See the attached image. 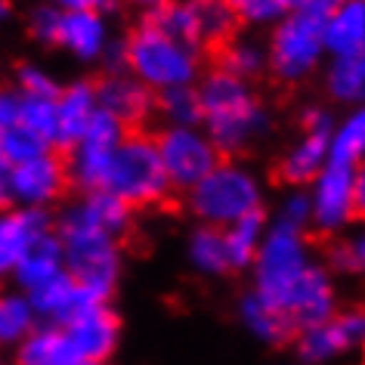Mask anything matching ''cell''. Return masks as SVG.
<instances>
[{
  "mask_svg": "<svg viewBox=\"0 0 365 365\" xmlns=\"http://www.w3.org/2000/svg\"><path fill=\"white\" fill-rule=\"evenodd\" d=\"M198 103H202V130L220 158H235L257 145L272 130V118L263 99L254 93L251 81H242L223 68H211L195 84Z\"/></svg>",
  "mask_w": 365,
  "mask_h": 365,
  "instance_id": "6da1fadb",
  "label": "cell"
},
{
  "mask_svg": "<svg viewBox=\"0 0 365 365\" xmlns=\"http://www.w3.org/2000/svg\"><path fill=\"white\" fill-rule=\"evenodd\" d=\"M121 68L155 96L173 87H195L205 75V53L143 19L121 41Z\"/></svg>",
  "mask_w": 365,
  "mask_h": 365,
  "instance_id": "7a4b0ae2",
  "label": "cell"
},
{
  "mask_svg": "<svg viewBox=\"0 0 365 365\" xmlns=\"http://www.w3.org/2000/svg\"><path fill=\"white\" fill-rule=\"evenodd\" d=\"M186 207L202 226L223 230L254 211H263V182L248 164L220 158L186 192Z\"/></svg>",
  "mask_w": 365,
  "mask_h": 365,
  "instance_id": "3957f363",
  "label": "cell"
},
{
  "mask_svg": "<svg viewBox=\"0 0 365 365\" xmlns=\"http://www.w3.org/2000/svg\"><path fill=\"white\" fill-rule=\"evenodd\" d=\"M53 232L62 245V263L66 272L87 291L93 300H108L115 294L124 269L121 242L99 235L93 230H84L78 223L59 220L53 223Z\"/></svg>",
  "mask_w": 365,
  "mask_h": 365,
  "instance_id": "277c9868",
  "label": "cell"
},
{
  "mask_svg": "<svg viewBox=\"0 0 365 365\" xmlns=\"http://www.w3.org/2000/svg\"><path fill=\"white\" fill-rule=\"evenodd\" d=\"M313 263L316 254L307 242V232L269 223L251 263V279H254L251 291H257L260 297L272 300L282 309V300L291 294V288L304 279V272Z\"/></svg>",
  "mask_w": 365,
  "mask_h": 365,
  "instance_id": "5b68a950",
  "label": "cell"
},
{
  "mask_svg": "<svg viewBox=\"0 0 365 365\" xmlns=\"http://www.w3.org/2000/svg\"><path fill=\"white\" fill-rule=\"evenodd\" d=\"M103 189L118 195L127 207H152L170 195V186L164 180L158 152H155L149 133L127 130L124 143L118 145L112 158Z\"/></svg>",
  "mask_w": 365,
  "mask_h": 365,
  "instance_id": "8992f818",
  "label": "cell"
},
{
  "mask_svg": "<svg viewBox=\"0 0 365 365\" xmlns=\"http://www.w3.org/2000/svg\"><path fill=\"white\" fill-rule=\"evenodd\" d=\"M304 192L309 202V230L319 235H341L365 207V170L325 161Z\"/></svg>",
  "mask_w": 365,
  "mask_h": 365,
  "instance_id": "52a82bcc",
  "label": "cell"
},
{
  "mask_svg": "<svg viewBox=\"0 0 365 365\" xmlns=\"http://www.w3.org/2000/svg\"><path fill=\"white\" fill-rule=\"evenodd\" d=\"M263 50H267L269 75H276V81H282V84H300L309 75H316L319 66L325 62L322 19L285 13L269 29Z\"/></svg>",
  "mask_w": 365,
  "mask_h": 365,
  "instance_id": "ba28073f",
  "label": "cell"
},
{
  "mask_svg": "<svg viewBox=\"0 0 365 365\" xmlns=\"http://www.w3.org/2000/svg\"><path fill=\"white\" fill-rule=\"evenodd\" d=\"M155 152H158L164 180H168L170 192H182L195 186L207 170L220 161V152L207 140L202 127H168L164 124L158 133L152 136Z\"/></svg>",
  "mask_w": 365,
  "mask_h": 365,
  "instance_id": "9c48e42d",
  "label": "cell"
},
{
  "mask_svg": "<svg viewBox=\"0 0 365 365\" xmlns=\"http://www.w3.org/2000/svg\"><path fill=\"white\" fill-rule=\"evenodd\" d=\"M124 136H127V127L121 121H115L106 112H96L90 118L87 130L68 145V158H66L68 182H75L81 192L103 189L108 168H112V158L118 145L124 143Z\"/></svg>",
  "mask_w": 365,
  "mask_h": 365,
  "instance_id": "30bf717a",
  "label": "cell"
},
{
  "mask_svg": "<svg viewBox=\"0 0 365 365\" xmlns=\"http://www.w3.org/2000/svg\"><path fill=\"white\" fill-rule=\"evenodd\" d=\"M6 189L13 207L50 211L68 189L66 161L56 155V149H43L25 161L6 164Z\"/></svg>",
  "mask_w": 365,
  "mask_h": 365,
  "instance_id": "8fae6325",
  "label": "cell"
},
{
  "mask_svg": "<svg viewBox=\"0 0 365 365\" xmlns=\"http://www.w3.org/2000/svg\"><path fill=\"white\" fill-rule=\"evenodd\" d=\"M337 118L325 106H309L304 112L300 136L285 149L279 161V177L291 189H307L313 177L325 168L328 161V140H331Z\"/></svg>",
  "mask_w": 365,
  "mask_h": 365,
  "instance_id": "7c38bea8",
  "label": "cell"
},
{
  "mask_svg": "<svg viewBox=\"0 0 365 365\" xmlns=\"http://www.w3.org/2000/svg\"><path fill=\"white\" fill-rule=\"evenodd\" d=\"M365 341L362 309H337L331 319L294 331V356L304 365H328L359 350Z\"/></svg>",
  "mask_w": 365,
  "mask_h": 365,
  "instance_id": "4fadbf2b",
  "label": "cell"
},
{
  "mask_svg": "<svg viewBox=\"0 0 365 365\" xmlns=\"http://www.w3.org/2000/svg\"><path fill=\"white\" fill-rule=\"evenodd\" d=\"M66 331L71 350L78 353V359L99 362L106 365L112 359V353L121 344V319L108 300H93L81 309L78 316H71L66 325H59Z\"/></svg>",
  "mask_w": 365,
  "mask_h": 365,
  "instance_id": "5bb4252c",
  "label": "cell"
},
{
  "mask_svg": "<svg viewBox=\"0 0 365 365\" xmlns=\"http://www.w3.org/2000/svg\"><path fill=\"white\" fill-rule=\"evenodd\" d=\"M341 309V297H337V282L328 272L325 263H313L304 279L291 288V294L282 300V313L288 316V322L294 325V331L309 325H319L325 319H331Z\"/></svg>",
  "mask_w": 365,
  "mask_h": 365,
  "instance_id": "9a60e30c",
  "label": "cell"
},
{
  "mask_svg": "<svg viewBox=\"0 0 365 365\" xmlns=\"http://www.w3.org/2000/svg\"><path fill=\"white\" fill-rule=\"evenodd\" d=\"M93 93H96L99 112L112 115L127 130L143 124L155 112V96L133 75H127L124 68H108L93 84Z\"/></svg>",
  "mask_w": 365,
  "mask_h": 365,
  "instance_id": "2e32d148",
  "label": "cell"
},
{
  "mask_svg": "<svg viewBox=\"0 0 365 365\" xmlns=\"http://www.w3.org/2000/svg\"><path fill=\"white\" fill-rule=\"evenodd\" d=\"M59 220L78 223L84 230H93L99 235L121 242L133 226V207H127L121 198L106 192V189H93V192H81L75 202L62 207Z\"/></svg>",
  "mask_w": 365,
  "mask_h": 365,
  "instance_id": "e0dca14e",
  "label": "cell"
},
{
  "mask_svg": "<svg viewBox=\"0 0 365 365\" xmlns=\"http://www.w3.org/2000/svg\"><path fill=\"white\" fill-rule=\"evenodd\" d=\"M112 29L103 13H59L53 47L78 62H103L112 47Z\"/></svg>",
  "mask_w": 365,
  "mask_h": 365,
  "instance_id": "ac0fdd59",
  "label": "cell"
},
{
  "mask_svg": "<svg viewBox=\"0 0 365 365\" xmlns=\"http://www.w3.org/2000/svg\"><path fill=\"white\" fill-rule=\"evenodd\" d=\"M53 230L50 211H31V207H6L0 211V279H10L22 254L31 248L34 239Z\"/></svg>",
  "mask_w": 365,
  "mask_h": 365,
  "instance_id": "d6986e66",
  "label": "cell"
},
{
  "mask_svg": "<svg viewBox=\"0 0 365 365\" xmlns=\"http://www.w3.org/2000/svg\"><path fill=\"white\" fill-rule=\"evenodd\" d=\"M25 297H29L38 322H47V325H66L68 319L78 316L87 304H93V297H90L68 272L53 276L50 282H43V285L29 291Z\"/></svg>",
  "mask_w": 365,
  "mask_h": 365,
  "instance_id": "ffe728a7",
  "label": "cell"
},
{
  "mask_svg": "<svg viewBox=\"0 0 365 365\" xmlns=\"http://www.w3.org/2000/svg\"><path fill=\"white\" fill-rule=\"evenodd\" d=\"M325 56H365V0H341L322 19Z\"/></svg>",
  "mask_w": 365,
  "mask_h": 365,
  "instance_id": "44dd1931",
  "label": "cell"
},
{
  "mask_svg": "<svg viewBox=\"0 0 365 365\" xmlns=\"http://www.w3.org/2000/svg\"><path fill=\"white\" fill-rule=\"evenodd\" d=\"M53 106H56V149H68L87 130L90 118L99 112L93 81H71L59 90Z\"/></svg>",
  "mask_w": 365,
  "mask_h": 365,
  "instance_id": "7402d4cb",
  "label": "cell"
},
{
  "mask_svg": "<svg viewBox=\"0 0 365 365\" xmlns=\"http://www.w3.org/2000/svg\"><path fill=\"white\" fill-rule=\"evenodd\" d=\"M239 322L254 341L267 346H282L294 337V325L288 322V316L272 304V300L260 297L257 291H245L239 300Z\"/></svg>",
  "mask_w": 365,
  "mask_h": 365,
  "instance_id": "603a6c76",
  "label": "cell"
},
{
  "mask_svg": "<svg viewBox=\"0 0 365 365\" xmlns=\"http://www.w3.org/2000/svg\"><path fill=\"white\" fill-rule=\"evenodd\" d=\"M59 272H66V263H62V245L56 239V232H43L41 239L31 242V248L22 254V260L16 263L13 269V282L16 288L22 291V294H29L43 282H50L53 276H59Z\"/></svg>",
  "mask_w": 365,
  "mask_h": 365,
  "instance_id": "cb8c5ba5",
  "label": "cell"
},
{
  "mask_svg": "<svg viewBox=\"0 0 365 365\" xmlns=\"http://www.w3.org/2000/svg\"><path fill=\"white\" fill-rule=\"evenodd\" d=\"M13 365H75L78 353L71 350L66 331L59 325L38 322L34 331L19 346H13Z\"/></svg>",
  "mask_w": 365,
  "mask_h": 365,
  "instance_id": "d4e9b609",
  "label": "cell"
},
{
  "mask_svg": "<svg viewBox=\"0 0 365 365\" xmlns=\"http://www.w3.org/2000/svg\"><path fill=\"white\" fill-rule=\"evenodd\" d=\"M186 6L198 50H220L239 31V22L223 0H186Z\"/></svg>",
  "mask_w": 365,
  "mask_h": 365,
  "instance_id": "484cf974",
  "label": "cell"
},
{
  "mask_svg": "<svg viewBox=\"0 0 365 365\" xmlns=\"http://www.w3.org/2000/svg\"><path fill=\"white\" fill-rule=\"evenodd\" d=\"M325 93L337 106L359 108L365 99V56H328Z\"/></svg>",
  "mask_w": 365,
  "mask_h": 365,
  "instance_id": "4316f807",
  "label": "cell"
},
{
  "mask_svg": "<svg viewBox=\"0 0 365 365\" xmlns=\"http://www.w3.org/2000/svg\"><path fill=\"white\" fill-rule=\"evenodd\" d=\"M186 263L202 279H220L226 272H232L230 260H226V248H223V232L214 230V226L198 223L186 235Z\"/></svg>",
  "mask_w": 365,
  "mask_h": 365,
  "instance_id": "83f0119b",
  "label": "cell"
},
{
  "mask_svg": "<svg viewBox=\"0 0 365 365\" xmlns=\"http://www.w3.org/2000/svg\"><path fill=\"white\" fill-rule=\"evenodd\" d=\"M267 214L263 211H254L242 220H235L230 226H223V248H226V260H230V269L239 272V269H251L254 263V254H257L260 242H263V232H267Z\"/></svg>",
  "mask_w": 365,
  "mask_h": 365,
  "instance_id": "f1b7e54d",
  "label": "cell"
},
{
  "mask_svg": "<svg viewBox=\"0 0 365 365\" xmlns=\"http://www.w3.org/2000/svg\"><path fill=\"white\" fill-rule=\"evenodd\" d=\"M34 325H38V316H34L29 297L19 288L0 291V346L4 350L19 346L34 331Z\"/></svg>",
  "mask_w": 365,
  "mask_h": 365,
  "instance_id": "f546056e",
  "label": "cell"
},
{
  "mask_svg": "<svg viewBox=\"0 0 365 365\" xmlns=\"http://www.w3.org/2000/svg\"><path fill=\"white\" fill-rule=\"evenodd\" d=\"M362 155H365V112L362 108H350L344 118L334 121L331 140H328V161L362 168Z\"/></svg>",
  "mask_w": 365,
  "mask_h": 365,
  "instance_id": "4dcf8cb0",
  "label": "cell"
},
{
  "mask_svg": "<svg viewBox=\"0 0 365 365\" xmlns=\"http://www.w3.org/2000/svg\"><path fill=\"white\" fill-rule=\"evenodd\" d=\"M217 68L230 71L242 81H254L267 71V50L254 38H232L220 47V66Z\"/></svg>",
  "mask_w": 365,
  "mask_h": 365,
  "instance_id": "1f68e13d",
  "label": "cell"
},
{
  "mask_svg": "<svg viewBox=\"0 0 365 365\" xmlns=\"http://www.w3.org/2000/svg\"><path fill=\"white\" fill-rule=\"evenodd\" d=\"M155 112L164 118L168 127H198L202 124V103L195 87H173L155 93Z\"/></svg>",
  "mask_w": 365,
  "mask_h": 365,
  "instance_id": "d6a6232c",
  "label": "cell"
},
{
  "mask_svg": "<svg viewBox=\"0 0 365 365\" xmlns=\"http://www.w3.org/2000/svg\"><path fill=\"white\" fill-rule=\"evenodd\" d=\"M19 124L38 136L47 149H56V106H53V99L19 96Z\"/></svg>",
  "mask_w": 365,
  "mask_h": 365,
  "instance_id": "836d02e7",
  "label": "cell"
},
{
  "mask_svg": "<svg viewBox=\"0 0 365 365\" xmlns=\"http://www.w3.org/2000/svg\"><path fill=\"white\" fill-rule=\"evenodd\" d=\"M232 10L235 22L248 29H272L288 13L285 0H223Z\"/></svg>",
  "mask_w": 365,
  "mask_h": 365,
  "instance_id": "e575fe53",
  "label": "cell"
},
{
  "mask_svg": "<svg viewBox=\"0 0 365 365\" xmlns=\"http://www.w3.org/2000/svg\"><path fill=\"white\" fill-rule=\"evenodd\" d=\"M365 269V235L353 232L337 239L328 248V272H341V276H359Z\"/></svg>",
  "mask_w": 365,
  "mask_h": 365,
  "instance_id": "d590c367",
  "label": "cell"
},
{
  "mask_svg": "<svg viewBox=\"0 0 365 365\" xmlns=\"http://www.w3.org/2000/svg\"><path fill=\"white\" fill-rule=\"evenodd\" d=\"M16 93L19 96H34V99H56L62 84L56 78L50 75L43 66L38 62H22L19 68H16Z\"/></svg>",
  "mask_w": 365,
  "mask_h": 365,
  "instance_id": "8d00e7d4",
  "label": "cell"
},
{
  "mask_svg": "<svg viewBox=\"0 0 365 365\" xmlns=\"http://www.w3.org/2000/svg\"><path fill=\"white\" fill-rule=\"evenodd\" d=\"M272 223L288 226V230H300V232L309 230V202H307L304 189H291V192L282 195V202L276 207V220Z\"/></svg>",
  "mask_w": 365,
  "mask_h": 365,
  "instance_id": "74e56055",
  "label": "cell"
},
{
  "mask_svg": "<svg viewBox=\"0 0 365 365\" xmlns=\"http://www.w3.org/2000/svg\"><path fill=\"white\" fill-rule=\"evenodd\" d=\"M56 22H59V10H56V6H50L47 0L38 4L31 10V16H29L31 38L38 43H47V47H53V38H56Z\"/></svg>",
  "mask_w": 365,
  "mask_h": 365,
  "instance_id": "f35d334b",
  "label": "cell"
},
{
  "mask_svg": "<svg viewBox=\"0 0 365 365\" xmlns=\"http://www.w3.org/2000/svg\"><path fill=\"white\" fill-rule=\"evenodd\" d=\"M19 130V93L13 87H0V145Z\"/></svg>",
  "mask_w": 365,
  "mask_h": 365,
  "instance_id": "ab89813d",
  "label": "cell"
},
{
  "mask_svg": "<svg viewBox=\"0 0 365 365\" xmlns=\"http://www.w3.org/2000/svg\"><path fill=\"white\" fill-rule=\"evenodd\" d=\"M47 4L56 6L59 13H103V16H108L115 0H47Z\"/></svg>",
  "mask_w": 365,
  "mask_h": 365,
  "instance_id": "60d3db41",
  "label": "cell"
},
{
  "mask_svg": "<svg viewBox=\"0 0 365 365\" xmlns=\"http://www.w3.org/2000/svg\"><path fill=\"white\" fill-rule=\"evenodd\" d=\"M337 4H341V0H285L288 13H300V16H316V19H325V16L331 13Z\"/></svg>",
  "mask_w": 365,
  "mask_h": 365,
  "instance_id": "b9f144b4",
  "label": "cell"
},
{
  "mask_svg": "<svg viewBox=\"0 0 365 365\" xmlns=\"http://www.w3.org/2000/svg\"><path fill=\"white\" fill-rule=\"evenodd\" d=\"M115 4H124V6H130V10H140V13H155V10H161V6H168L173 4V0H115Z\"/></svg>",
  "mask_w": 365,
  "mask_h": 365,
  "instance_id": "7bdbcfd3",
  "label": "cell"
},
{
  "mask_svg": "<svg viewBox=\"0 0 365 365\" xmlns=\"http://www.w3.org/2000/svg\"><path fill=\"white\" fill-rule=\"evenodd\" d=\"M10 207V189H6V164L0 161V211Z\"/></svg>",
  "mask_w": 365,
  "mask_h": 365,
  "instance_id": "ee69618b",
  "label": "cell"
},
{
  "mask_svg": "<svg viewBox=\"0 0 365 365\" xmlns=\"http://www.w3.org/2000/svg\"><path fill=\"white\" fill-rule=\"evenodd\" d=\"M10 19H13V4L10 0H0V29L10 25Z\"/></svg>",
  "mask_w": 365,
  "mask_h": 365,
  "instance_id": "f6af8a7d",
  "label": "cell"
},
{
  "mask_svg": "<svg viewBox=\"0 0 365 365\" xmlns=\"http://www.w3.org/2000/svg\"><path fill=\"white\" fill-rule=\"evenodd\" d=\"M75 365H99V362H87V359H78Z\"/></svg>",
  "mask_w": 365,
  "mask_h": 365,
  "instance_id": "bcb514c9",
  "label": "cell"
},
{
  "mask_svg": "<svg viewBox=\"0 0 365 365\" xmlns=\"http://www.w3.org/2000/svg\"><path fill=\"white\" fill-rule=\"evenodd\" d=\"M0 365H13V362H0Z\"/></svg>",
  "mask_w": 365,
  "mask_h": 365,
  "instance_id": "7dc6e473",
  "label": "cell"
}]
</instances>
